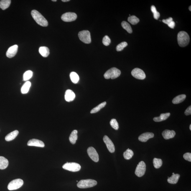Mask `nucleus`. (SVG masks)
Wrapping results in <instances>:
<instances>
[{
    "mask_svg": "<svg viewBox=\"0 0 191 191\" xmlns=\"http://www.w3.org/2000/svg\"><path fill=\"white\" fill-rule=\"evenodd\" d=\"M64 169L71 171V172H78L80 170V165L79 164L75 162H67L62 166Z\"/></svg>",
    "mask_w": 191,
    "mask_h": 191,
    "instance_id": "0eeeda50",
    "label": "nucleus"
},
{
    "mask_svg": "<svg viewBox=\"0 0 191 191\" xmlns=\"http://www.w3.org/2000/svg\"><path fill=\"white\" fill-rule=\"evenodd\" d=\"M103 140L106 144L107 148L109 152L111 153L114 152L115 146L111 140L106 135L104 137Z\"/></svg>",
    "mask_w": 191,
    "mask_h": 191,
    "instance_id": "f8f14e48",
    "label": "nucleus"
},
{
    "mask_svg": "<svg viewBox=\"0 0 191 191\" xmlns=\"http://www.w3.org/2000/svg\"><path fill=\"white\" fill-rule=\"evenodd\" d=\"M62 1L63 2H68V1H70V0H62Z\"/></svg>",
    "mask_w": 191,
    "mask_h": 191,
    "instance_id": "79ce46f5",
    "label": "nucleus"
},
{
    "mask_svg": "<svg viewBox=\"0 0 191 191\" xmlns=\"http://www.w3.org/2000/svg\"><path fill=\"white\" fill-rule=\"evenodd\" d=\"M10 0H1L0 1V8L4 10L9 8L11 4Z\"/></svg>",
    "mask_w": 191,
    "mask_h": 191,
    "instance_id": "a878e982",
    "label": "nucleus"
},
{
    "mask_svg": "<svg viewBox=\"0 0 191 191\" xmlns=\"http://www.w3.org/2000/svg\"><path fill=\"white\" fill-rule=\"evenodd\" d=\"M9 161L8 159L3 156H0V169H4L8 167Z\"/></svg>",
    "mask_w": 191,
    "mask_h": 191,
    "instance_id": "6ab92c4d",
    "label": "nucleus"
},
{
    "mask_svg": "<svg viewBox=\"0 0 191 191\" xmlns=\"http://www.w3.org/2000/svg\"><path fill=\"white\" fill-rule=\"evenodd\" d=\"M180 176V175L178 174H172L171 177L168 178L167 182L171 184H176L178 182Z\"/></svg>",
    "mask_w": 191,
    "mask_h": 191,
    "instance_id": "aec40b11",
    "label": "nucleus"
},
{
    "mask_svg": "<svg viewBox=\"0 0 191 191\" xmlns=\"http://www.w3.org/2000/svg\"><path fill=\"white\" fill-rule=\"evenodd\" d=\"M146 169V164L144 161H141L139 163L136 167L135 174L138 177H142L145 173Z\"/></svg>",
    "mask_w": 191,
    "mask_h": 191,
    "instance_id": "6e6552de",
    "label": "nucleus"
},
{
    "mask_svg": "<svg viewBox=\"0 0 191 191\" xmlns=\"http://www.w3.org/2000/svg\"><path fill=\"white\" fill-rule=\"evenodd\" d=\"M176 135L175 132L174 130H166L163 132L162 135L165 139H169L173 138Z\"/></svg>",
    "mask_w": 191,
    "mask_h": 191,
    "instance_id": "f3484780",
    "label": "nucleus"
},
{
    "mask_svg": "<svg viewBox=\"0 0 191 191\" xmlns=\"http://www.w3.org/2000/svg\"><path fill=\"white\" fill-rule=\"evenodd\" d=\"M121 73V70L115 67H113L107 71L104 75V77L107 79H114L120 76Z\"/></svg>",
    "mask_w": 191,
    "mask_h": 191,
    "instance_id": "7ed1b4c3",
    "label": "nucleus"
},
{
    "mask_svg": "<svg viewBox=\"0 0 191 191\" xmlns=\"http://www.w3.org/2000/svg\"><path fill=\"white\" fill-rule=\"evenodd\" d=\"M24 184V181L21 179H17L11 181L8 186V190H17L20 188Z\"/></svg>",
    "mask_w": 191,
    "mask_h": 191,
    "instance_id": "423d86ee",
    "label": "nucleus"
},
{
    "mask_svg": "<svg viewBox=\"0 0 191 191\" xmlns=\"http://www.w3.org/2000/svg\"><path fill=\"white\" fill-rule=\"evenodd\" d=\"M189 128H190V130H191V125H190V127H189Z\"/></svg>",
    "mask_w": 191,
    "mask_h": 191,
    "instance_id": "a18cd8bd",
    "label": "nucleus"
},
{
    "mask_svg": "<svg viewBox=\"0 0 191 191\" xmlns=\"http://www.w3.org/2000/svg\"><path fill=\"white\" fill-rule=\"evenodd\" d=\"M110 124L112 127L116 130H118L119 128L118 123L116 120L115 119H113L110 121Z\"/></svg>",
    "mask_w": 191,
    "mask_h": 191,
    "instance_id": "c9c22d12",
    "label": "nucleus"
},
{
    "mask_svg": "<svg viewBox=\"0 0 191 191\" xmlns=\"http://www.w3.org/2000/svg\"><path fill=\"white\" fill-rule=\"evenodd\" d=\"M97 184L96 181L93 179H87L80 181L77 185L80 188H87L93 187L96 185Z\"/></svg>",
    "mask_w": 191,
    "mask_h": 191,
    "instance_id": "20e7f679",
    "label": "nucleus"
},
{
    "mask_svg": "<svg viewBox=\"0 0 191 191\" xmlns=\"http://www.w3.org/2000/svg\"><path fill=\"white\" fill-rule=\"evenodd\" d=\"M39 52L40 55L44 57H47L50 54L49 49L47 47H42L39 48Z\"/></svg>",
    "mask_w": 191,
    "mask_h": 191,
    "instance_id": "5701e85b",
    "label": "nucleus"
},
{
    "mask_svg": "<svg viewBox=\"0 0 191 191\" xmlns=\"http://www.w3.org/2000/svg\"><path fill=\"white\" fill-rule=\"evenodd\" d=\"M33 75L32 71L29 70L26 71L23 75V80L27 81L32 78Z\"/></svg>",
    "mask_w": 191,
    "mask_h": 191,
    "instance_id": "473e14b6",
    "label": "nucleus"
},
{
    "mask_svg": "<svg viewBox=\"0 0 191 191\" xmlns=\"http://www.w3.org/2000/svg\"><path fill=\"white\" fill-rule=\"evenodd\" d=\"M133 151L131 150L128 149L123 153V156L124 158L126 160L130 159L133 155Z\"/></svg>",
    "mask_w": 191,
    "mask_h": 191,
    "instance_id": "c756f323",
    "label": "nucleus"
},
{
    "mask_svg": "<svg viewBox=\"0 0 191 191\" xmlns=\"http://www.w3.org/2000/svg\"><path fill=\"white\" fill-rule=\"evenodd\" d=\"M186 98L185 95H181L176 96L172 101V102L174 104H177L183 102Z\"/></svg>",
    "mask_w": 191,
    "mask_h": 191,
    "instance_id": "b1692460",
    "label": "nucleus"
},
{
    "mask_svg": "<svg viewBox=\"0 0 191 191\" xmlns=\"http://www.w3.org/2000/svg\"><path fill=\"white\" fill-rule=\"evenodd\" d=\"M19 132L17 130H15L6 136L5 139L7 141H10L14 140L19 134Z\"/></svg>",
    "mask_w": 191,
    "mask_h": 191,
    "instance_id": "412c9836",
    "label": "nucleus"
},
{
    "mask_svg": "<svg viewBox=\"0 0 191 191\" xmlns=\"http://www.w3.org/2000/svg\"><path fill=\"white\" fill-rule=\"evenodd\" d=\"M154 133L151 132H146L143 133L138 137V139L142 142H146L150 138L154 137Z\"/></svg>",
    "mask_w": 191,
    "mask_h": 191,
    "instance_id": "2eb2a0df",
    "label": "nucleus"
},
{
    "mask_svg": "<svg viewBox=\"0 0 191 191\" xmlns=\"http://www.w3.org/2000/svg\"><path fill=\"white\" fill-rule=\"evenodd\" d=\"M31 84L30 82L27 81L22 86L21 89V93L22 94H26L29 92V89L31 86Z\"/></svg>",
    "mask_w": 191,
    "mask_h": 191,
    "instance_id": "393cba45",
    "label": "nucleus"
},
{
    "mask_svg": "<svg viewBox=\"0 0 191 191\" xmlns=\"http://www.w3.org/2000/svg\"><path fill=\"white\" fill-rule=\"evenodd\" d=\"M128 22L133 25H135L139 21V19L135 15L129 16L128 18Z\"/></svg>",
    "mask_w": 191,
    "mask_h": 191,
    "instance_id": "7c9ffc66",
    "label": "nucleus"
},
{
    "mask_svg": "<svg viewBox=\"0 0 191 191\" xmlns=\"http://www.w3.org/2000/svg\"><path fill=\"white\" fill-rule=\"evenodd\" d=\"M70 77L72 82L74 84H77L79 80V77L75 72H72L70 74Z\"/></svg>",
    "mask_w": 191,
    "mask_h": 191,
    "instance_id": "bb28decb",
    "label": "nucleus"
},
{
    "mask_svg": "<svg viewBox=\"0 0 191 191\" xmlns=\"http://www.w3.org/2000/svg\"><path fill=\"white\" fill-rule=\"evenodd\" d=\"M177 40L179 46L184 47L188 45L190 42V37L187 32L181 31L178 34Z\"/></svg>",
    "mask_w": 191,
    "mask_h": 191,
    "instance_id": "f03ea898",
    "label": "nucleus"
},
{
    "mask_svg": "<svg viewBox=\"0 0 191 191\" xmlns=\"http://www.w3.org/2000/svg\"><path fill=\"white\" fill-rule=\"evenodd\" d=\"M102 42L104 45L108 46L111 43V40L108 36H106L103 38Z\"/></svg>",
    "mask_w": 191,
    "mask_h": 191,
    "instance_id": "e433bc0d",
    "label": "nucleus"
},
{
    "mask_svg": "<svg viewBox=\"0 0 191 191\" xmlns=\"http://www.w3.org/2000/svg\"><path fill=\"white\" fill-rule=\"evenodd\" d=\"M170 116V113H169L161 114L160 116L154 118L153 120L154 121L159 122L165 121V120L167 119Z\"/></svg>",
    "mask_w": 191,
    "mask_h": 191,
    "instance_id": "a211bd4d",
    "label": "nucleus"
},
{
    "mask_svg": "<svg viewBox=\"0 0 191 191\" xmlns=\"http://www.w3.org/2000/svg\"><path fill=\"white\" fill-rule=\"evenodd\" d=\"M77 17L75 13L68 12L65 13L61 16V19L66 22H70L75 21Z\"/></svg>",
    "mask_w": 191,
    "mask_h": 191,
    "instance_id": "9d476101",
    "label": "nucleus"
},
{
    "mask_svg": "<svg viewBox=\"0 0 191 191\" xmlns=\"http://www.w3.org/2000/svg\"><path fill=\"white\" fill-rule=\"evenodd\" d=\"M131 75L134 78L139 80L145 79L146 75L142 70L139 68H135L132 71Z\"/></svg>",
    "mask_w": 191,
    "mask_h": 191,
    "instance_id": "1a4fd4ad",
    "label": "nucleus"
},
{
    "mask_svg": "<svg viewBox=\"0 0 191 191\" xmlns=\"http://www.w3.org/2000/svg\"><path fill=\"white\" fill-rule=\"evenodd\" d=\"M107 103L106 102H103L100 104L98 106L95 107L92 109L90 113L91 114H93L98 112L101 109L104 107L106 106Z\"/></svg>",
    "mask_w": 191,
    "mask_h": 191,
    "instance_id": "cd10ccee",
    "label": "nucleus"
},
{
    "mask_svg": "<svg viewBox=\"0 0 191 191\" xmlns=\"http://www.w3.org/2000/svg\"><path fill=\"white\" fill-rule=\"evenodd\" d=\"M185 114L186 116H189L191 114V106H189L188 108L187 109L185 112Z\"/></svg>",
    "mask_w": 191,
    "mask_h": 191,
    "instance_id": "ea45409f",
    "label": "nucleus"
},
{
    "mask_svg": "<svg viewBox=\"0 0 191 191\" xmlns=\"http://www.w3.org/2000/svg\"><path fill=\"white\" fill-rule=\"evenodd\" d=\"M121 26L123 29L127 31L128 33H132V30L130 25L126 21H123L121 23Z\"/></svg>",
    "mask_w": 191,
    "mask_h": 191,
    "instance_id": "c85d7f7f",
    "label": "nucleus"
},
{
    "mask_svg": "<svg viewBox=\"0 0 191 191\" xmlns=\"http://www.w3.org/2000/svg\"><path fill=\"white\" fill-rule=\"evenodd\" d=\"M173 21V19L172 17H169L168 18V19H167L166 20H164L163 19L162 20V21L163 22H164L165 23V24H167V25H168V24L170 23L171 21Z\"/></svg>",
    "mask_w": 191,
    "mask_h": 191,
    "instance_id": "58836bf2",
    "label": "nucleus"
},
{
    "mask_svg": "<svg viewBox=\"0 0 191 191\" xmlns=\"http://www.w3.org/2000/svg\"><path fill=\"white\" fill-rule=\"evenodd\" d=\"M153 163L154 167L155 169H158L160 168L162 165V161L161 159L155 158L153 161Z\"/></svg>",
    "mask_w": 191,
    "mask_h": 191,
    "instance_id": "2f4dec72",
    "label": "nucleus"
},
{
    "mask_svg": "<svg viewBox=\"0 0 191 191\" xmlns=\"http://www.w3.org/2000/svg\"><path fill=\"white\" fill-rule=\"evenodd\" d=\"M18 48V46L17 45H15L10 47L6 52V56L9 58L14 57L17 54Z\"/></svg>",
    "mask_w": 191,
    "mask_h": 191,
    "instance_id": "ddd939ff",
    "label": "nucleus"
},
{
    "mask_svg": "<svg viewBox=\"0 0 191 191\" xmlns=\"http://www.w3.org/2000/svg\"><path fill=\"white\" fill-rule=\"evenodd\" d=\"M151 10L153 14V16L154 19L156 20L158 19L159 18L160 16V14L159 12L156 10V9L155 6H152L151 7Z\"/></svg>",
    "mask_w": 191,
    "mask_h": 191,
    "instance_id": "72a5a7b5",
    "label": "nucleus"
},
{
    "mask_svg": "<svg viewBox=\"0 0 191 191\" xmlns=\"http://www.w3.org/2000/svg\"><path fill=\"white\" fill-rule=\"evenodd\" d=\"M191 6H189V10H190V11H191Z\"/></svg>",
    "mask_w": 191,
    "mask_h": 191,
    "instance_id": "37998d69",
    "label": "nucleus"
},
{
    "mask_svg": "<svg viewBox=\"0 0 191 191\" xmlns=\"http://www.w3.org/2000/svg\"><path fill=\"white\" fill-rule=\"evenodd\" d=\"M27 145L30 146H36L37 147H44L45 146L44 143L42 141L39 140L33 139L28 142Z\"/></svg>",
    "mask_w": 191,
    "mask_h": 191,
    "instance_id": "4468645a",
    "label": "nucleus"
},
{
    "mask_svg": "<svg viewBox=\"0 0 191 191\" xmlns=\"http://www.w3.org/2000/svg\"><path fill=\"white\" fill-rule=\"evenodd\" d=\"M87 153L92 160L95 162H98L99 160L98 154L94 148L92 146L89 147L87 150Z\"/></svg>",
    "mask_w": 191,
    "mask_h": 191,
    "instance_id": "9b49d317",
    "label": "nucleus"
},
{
    "mask_svg": "<svg viewBox=\"0 0 191 191\" xmlns=\"http://www.w3.org/2000/svg\"><path fill=\"white\" fill-rule=\"evenodd\" d=\"M128 45V43L125 42H123L119 44L116 47V50L118 52L122 51L125 47Z\"/></svg>",
    "mask_w": 191,
    "mask_h": 191,
    "instance_id": "f704fd0d",
    "label": "nucleus"
},
{
    "mask_svg": "<svg viewBox=\"0 0 191 191\" xmlns=\"http://www.w3.org/2000/svg\"><path fill=\"white\" fill-rule=\"evenodd\" d=\"M65 97L66 101L70 102L75 100V95L72 90L68 89L66 91Z\"/></svg>",
    "mask_w": 191,
    "mask_h": 191,
    "instance_id": "dca6fc26",
    "label": "nucleus"
},
{
    "mask_svg": "<svg viewBox=\"0 0 191 191\" xmlns=\"http://www.w3.org/2000/svg\"><path fill=\"white\" fill-rule=\"evenodd\" d=\"M78 131L77 130H74L72 132L69 137V140L72 144H75L78 139Z\"/></svg>",
    "mask_w": 191,
    "mask_h": 191,
    "instance_id": "4be33fe9",
    "label": "nucleus"
},
{
    "mask_svg": "<svg viewBox=\"0 0 191 191\" xmlns=\"http://www.w3.org/2000/svg\"><path fill=\"white\" fill-rule=\"evenodd\" d=\"M31 15L39 25L43 27H47L48 25V22L47 20L38 11L35 10H32Z\"/></svg>",
    "mask_w": 191,
    "mask_h": 191,
    "instance_id": "f257e3e1",
    "label": "nucleus"
},
{
    "mask_svg": "<svg viewBox=\"0 0 191 191\" xmlns=\"http://www.w3.org/2000/svg\"><path fill=\"white\" fill-rule=\"evenodd\" d=\"M183 158L185 160L190 161H191V153H187L185 154H184Z\"/></svg>",
    "mask_w": 191,
    "mask_h": 191,
    "instance_id": "4c0bfd02",
    "label": "nucleus"
},
{
    "mask_svg": "<svg viewBox=\"0 0 191 191\" xmlns=\"http://www.w3.org/2000/svg\"><path fill=\"white\" fill-rule=\"evenodd\" d=\"M168 26H169V27L171 28V29H174V27H175V23L174 22V21H172L169 23Z\"/></svg>",
    "mask_w": 191,
    "mask_h": 191,
    "instance_id": "a19ab883",
    "label": "nucleus"
},
{
    "mask_svg": "<svg viewBox=\"0 0 191 191\" xmlns=\"http://www.w3.org/2000/svg\"><path fill=\"white\" fill-rule=\"evenodd\" d=\"M78 37L80 40L84 43L89 44L91 42L90 33L88 30L80 31L78 33Z\"/></svg>",
    "mask_w": 191,
    "mask_h": 191,
    "instance_id": "39448f33",
    "label": "nucleus"
},
{
    "mask_svg": "<svg viewBox=\"0 0 191 191\" xmlns=\"http://www.w3.org/2000/svg\"><path fill=\"white\" fill-rule=\"evenodd\" d=\"M52 1H54V2H55V1H57L56 0H52Z\"/></svg>",
    "mask_w": 191,
    "mask_h": 191,
    "instance_id": "c03bdc74",
    "label": "nucleus"
},
{
    "mask_svg": "<svg viewBox=\"0 0 191 191\" xmlns=\"http://www.w3.org/2000/svg\"><path fill=\"white\" fill-rule=\"evenodd\" d=\"M174 174V173H172V174Z\"/></svg>",
    "mask_w": 191,
    "mask_h": 191,
    "instance_id": "49530a36",
    "label": "nucleus"
}]
</instances>
